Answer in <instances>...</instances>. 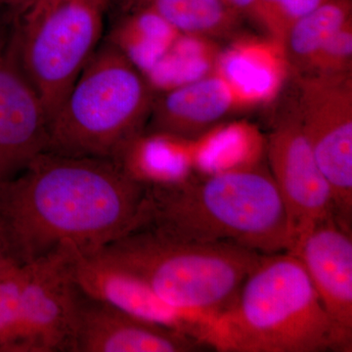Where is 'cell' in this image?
<instances>
[{
	"label": "cell",
	"mask_w": 352,
	"mask_h": 352,
	"mask_svg": "<svg viewBox=\"0 0 352 352\" xmlns=\"http://www.w3.org/2000/svg\"><path fill=\"white\" fill-rule=\"evenodd\" d=\"M14 263H17V261L13 258L12 254H11L6 234L0 224V272Z\"/></svg>",
	"instance_id": "cell-24"
},
{
	"label": "cell",
	"mask_w": 352,
	"mask_h": 352,
	"mask_svg": "<svg viewBox=\"0 0 352 352\" xmlns=\"http://www.w3.org/2000/svg\"><path fill=\"white\" fill-rule=\"evenodd\" d=\"M102 10L91 0H36L24 13L12 54L48 122L94 54L101 36Z\"/></svg>",
	"instance_id": "cell-6"
},
{
	"label": "cell",
	"mask_w": 352,
	"mask_h": 352,
	"mask_svg": "<svg viewBox=\"0 0 352 352\" xmlns=\"http://www.w3.org/2000/svg\"><path fill=\"white\" fill-rule=\"evenodd\" d=\"M281 112L271 122L265 152L288 214L293 247L307 229L337 215V212L332 190L317 164L293 104Z\"/></svg>",
	"instance_id": "cell-9"
},
{
	"label": "cell",
	"mask_w": 352,
	"mask_h": 352,
	"mask_svg": "<svg viewBox=\"0 0 352 352\" xmlns=\"http://www.w3.org/2000/svg\"><path fill=\"white\" fill-rule=\"evenodd\" d=\"M203 342L221 352H351L300 259L261 254L235 300L214 317Z\"/></svg>",
	"instance_id": "cell-3"
},
{
	"label": "cell",
	"mask_w": 352,
	"mask_h": 352,
	"mask_svg": "<svg viewBox=\"0 0 352 352\" xmlns=\"http://www.w3.org/2000/svg\"><path fill=\"white\" fill-rule=\"evenodd\" d=\"M48 120L12 53L0 61V188L45 151Z\"/></svg>",
	"instance_id": "cell-13"
},
{
	"label": "cell",
	"mask_w": 352,
	"mask_h": 352,
	"mask_svg": "<svg viewBox=\"0 0 352 352\" xmlns=\"http://www.w3.org/2000/svg\"><path fill=\"white\" fill-rule=\"evenodd\" d=\"M346 74H352V21L333 34V38L319 51L307 74L302 76Z\"/></svg>",
	"instance_id": "cell-22"
},
{
	"label": "cell",
	"mask_w": 352,
	"mask_h": 352,
	"mask_svg": "<svg viewBox=\"0 0 352 352\" xmlns=\"http://www.w3.org/2000/svg\"><path fill=\"white\" fill-rule=\"evenodd\" d=\"M25 277V264L19 263L0 272V352H14Z\"/></svg>",
	"instance_id": "cell-20"
},
{
	"label": "cell",
	"mask_w": 352,
	"mask_h": 352,
	"mask_svg": "<svg viewBox=\"0 0 352 352\" xmlns=\"http://www.w3.org/2000/svg\"><path fill=\"white\" fill-rule=\"evenodd\" d=\"M7 52L4 50L3 44H2L1 41H0V61L6 57Z\"/></svg>",
	"instance_id": "cell-26"
},
{
	"label": "cell",
	"mask_w": 352,
	"mask_h": 352,
	"mask_svg": "<svg viewBox=\"0 0 352 352\" xmlns=\"http://www.w3.org/2000/svg\"><path fill=\"white\" fill-rule=\"evenodd\" d=\"M203 346L191 336L80 293L71 352H191Z\"/></svg>",
	"instance_id": "cell-12"
},
{
	"label": "cell",
	"mask_w": 352,
	"mask_h": 352,
	"mask_svg": "<svg viewBox=\"0 0 352 352\" xmlns=\"http://www.w3.org/2000/svg\"><path fill=\"white\" fill-rule=\"evenodd\" d=\"M289 252L300 259L329 316L352 342L351 226L333 215L303 232Z\"/></svg>",
	"instance_id": "cell-11"
},
{
	"label": "cell",
	"mask_w": 352,
	"mask_h": 352,
	"mask_svg": "<svg viewBox=\"0 0 352 352\" xmlns=\"http://www.w3.org/2000/svg\"><path fill=\"white\" fill-rule=\"evenodd\" d=\"M91 1L95 2V3L98 4L101 7H104V4L108 1V0H91Z\"/></svg>",
	"instance_id": "cell-27"
},
{
	"label": "cell",
	"mask_w": 352,
	"mask_h": 352,
	"mask_svg": "<svg viewBox=\"0 0 352 352\" xmlns=\"http://www.w3.org/2000/svg\"><path fill=\"white\" fill-rule=\"evenodd\" d=\"M36 0H0V6L7 7L14 12L24 14Z\"/></svg>",
	"instance_id": "cell-25"
},
{
	"label": "cell",
	"mask_w": 352,
	"mask_h": 352,
	"mask_svg": "<svg viewBox=\"0 0 352 352\" xmlns=\"http://www.w3.org/2000/svg\"><path fill=\"white\" fill-rule=\"evenodd\" d=\"M143 134L118 163L127 175L145 186L180 182L191 175V145H184L187 140L155 133L145 138Z\"/></svg>",
	"instance_id": "cell-17"
},
{
	"label": "cell",
	"mask_w": 352,
	"mask_h": 352,
	"mask_svg": "<svg viewBox=\"0 0 352 352\" xmlns=\"http://www.w3.org/2000/svg\"><path fill=\"white\" fill-rule=\"evenodd\" d=\"M75 252L66 244L25 264L14 352H71L80 296Z\"/></svg>",
	"instance_id": "cell-8"
},
{
	"label": "cell",
	"mask_w": 352,
	"mask_h": 352,
	"mask_svg": "<svg viewBox=\"0 0 352 352\" xmlns=\"http://www.w3.org/2000/svg\"><path fill=\"white\" fill-rule=\"evenodd\" d=\"M176 32L212 39L235 38L245 20L226 0H136Z\"/></svg>",
	"instance_id": "cell-16"
},
{
	"label": "cell",
	"mask_w": 352,
	"mask_h": 352,
	"mask_svg": "<svg viewBox=\"0 0 352 352\" xmlns=\"http://www.w3.org/2000/svg\"><path fill=\"white\" fill-rule=\"evenodd\" d=\"M242 106L229 83L217 72L164 90L154 99L150 112V133L193 140L223 122Z\"/></svg>",
	"instance_id": "cell-14"
},
{
	"label": "cell",
	"mask_w": 352,
	"mask_h": 352,
	"mask_svg": "<svg viewBox=\"0 0 352 352\" xmlns=\"http://www.w3.org/2000/svg\"><path fill=\"white\" fill-rule=\"evenodd\" d=\"M329 0H256L258 24L270 38L282 43L285 34L296 20Z\"/></svg>",
	"instance_id": "cell-21"
},
{
	"label": "cell",
	"mask_w": 352,
	"mask_h": 352,
	"mask_svg": "<svg viewBox=\"0 0 352 352\" xmlns=\"http://www.w3.org/2000/svg\"><path fill=\"white\" fill-rule=\"evenodd\" d=\"M190 143L192 163L205 173L256 163L261 151H265V139L245 120L221 122Z\"/></svg>",
	"instance_id": "cell-19"
},
{
	"label": "cell",
	"mask_w": 352,
	"mask_h": 352,
	"mask_svg": "<svg viewBox=\"0 0 352 352\" xmlns=\"http://www.w3.org/2000/svg\"><path fill=\"white\" fill-rule=\"evenodd\" d=\"M145 187L133 231L147 229L185 242L231 243L261 254L291 249L286 207L261 162Z\"/></svg>",
	"instance_id": "cell-2"
},
{
	"label": "cell",
	"mask_w": 352,
	"mask_h": 352,
	"mask_svg": "<svg viewBox=\"0 0 352 352\" xmlns=\"http://www.w3.org/2000/svg\"><path fill=\"white\" fill-rule=\"evenodd\" d=\"M73 272L76 287L88 298L143 320L175 329L203 344L205 321L164 303L143 280L105 252L80 254L76 250Z\"/></svg>",
	"instance_id": "cell-10"
},
{
	"label": "cell",
	"mask_w": 352,
	"mask_h": 352,
	"mask_svg": "<svg viewBox=\"0 0 352 352\" xmlns=\"http://www.w3.org/2000/svg\"><path fill=\"white\" fill-rule=\"evenodd\" d=\"M215 72L232 87L243 109L275 100L289 75L281 44L251 36H236L221 50Z\"/></svg>",
	"instance_id": "cell-15"
},
{
	"label": "cell",
	"mask_w": 352,
	"mask_h": 352,
	"mask_svg": "<svg viewBox=\"0 0 352 352\" xmlns=\"http://www.w3.org/2000/svg\"><path fill=\"white\" fill-rule=\"evenodd\" d=\"M351 21L352 0H329L296 20L281 43L289 75L307 74L319 51Z\"/></svg>",
	"instance_id": "cell-18"
},
{
	"label": "cell",
	"mask_w": 352,
	"mask_h": 352,
	"mask_svg": "<svg viewBox=\"0 0 352 352\" xmlns=\"http://www.w3.org/2000/svg\"><path fill=\"white\" fill-rule=\"evenodd\" d=\"M245 19L252 20L258 24V3L256 0H226Z\"/></svg>",
	"instance_id": "cell-23"
},
{
	"label": "cell",
	"mask_w": 352,
	"mask_h": 352,
	"mask_svg": "<svg viewBox=\"0 0 352 352\" xmlns=\"http://www.w3.org/2000/svg\"><path fill=\"white\" fill-rule=\"evenodd\" d=\"M140 278L164 303L206 322L227 309L261 254L231 243L170 239L147 229L101 250Z\"/></svg>",
	"instance_id": "cell-5"
},
{
	"label": "cell",
	"mask_w": 352,
	"mask_h": 352,
	"mask_svg": "<svg viewBox=\"0 0 352 352\" xmlns=\"http://www.w3.org/2000/svg\"><path fill=\"white\" fill-rule=\"evenodd\" d=\"M293 78L292 104L332 190L338 217L351 226L352 74Z\"/></svg>",
	"instance_id": "cell-7"
},
{
	"label": "cell",
	"mask_w": 352,
	"mask_h": 352,
	"mask_svg": "<svg viewBox=\"0 0 352 352\" xmlns=\"http://www.w3.org/2000/svg\"><path fill=\"white\" fill-rule=\"evenodd\" d=\"M145 188L110 160L41 153L0 188L13 258L31 263L66 244L101 251L135 229Z\"/></svg>",
	"instance_id": "cell-1"
},
{
	"label": "cell",
	"mask_w": 352,
	"mask_h": 352,
	"mask_svg": "<svg viewBox=\"0 0 352 352\" xmlns=\"http://www.w3.org/2000/svg\"><path fill=\"white\" fill-rule=\"evenodd\" d=\"M153 101L152 85L129 54L104 48L48 122L45 151L119 163L142 135Z\"/></svg>",
	"instance_id": "cell-4"
}]
</instances>
